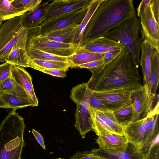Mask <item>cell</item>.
Instances as JSON below:
<instances>
[{
    "label": "cell",
    "instance_id": "1",
    "mask_svg": "<svg viewBox=\"0 0 159 159\" xmlns=\"http://www.w3.org/2000/svg\"><path fill=\"white\" fill-rule=\"evenodd\" d=\"M139 67L126 48L112 61L89 69L91 76L86 84L93 91L135 89L142 85Z\"/></svg>",
    "mask_w": 159,
    "mask_h": 159
},
{
    "label": "cell",
    "instance_id": "2",
    "mask_svg": "<svg viewBox=\"0 0 159 159\" xmlns=\"http://www.w3.org/2000/svg\"><path fill=\"white\" fill-rule=\"evenodd\" d=\"M135 13L132 0H103L90 19L80 44L103 37Z\"/></svg>",
    "mask_w": 159,
    "mask_h": 159
},
{
    "label": "cell",
    "instance_id": "3",
    "mask_svg": "<svg viewBox=\"0 0 159 159\" xmlns=\"http://www.w3.org/2000/svg\"><path fill=\"white\" fill-rule=\"evenodd\" d=\"M24 119L12 110L0 125V159H21L25 145Z\"/></svg>",
    "mask_w": 159,
    "mask_h": 159
},
{
    "label": "cell",
    "instance_id": "4",
    "mask_svg": "<svg viewBox=\"0 0 159 159\" xmlns=\"http://www.w3.org/2000/svg\"><path fill=\"white\" fill-rule=\"evenodd\" d=\"M140 29V20L135 13L103 37L124 45L139 67L142 42L139 36Z\"/></svg>",
    "mask_w": 159,
    "mask_h": 159
},
{
    "label": "cell",
    "instance_id": "5",
    "mask_svg": "<svg viewBox=\"0 0 159 159\" xmlns=\"http://www.w3.org/2000/svg\"><path fill=\"white\" fill-rule=\"evenodd\" d=\"M29 31L26 47L63 57H69L76 53L78 44L61 43L47 39L38 34L35 28L29 29Z\"/></svg>",
    "mask_w": 159,
    "mask_h": 159
},
{
    "label": "cell",
    "instance_id": "6",
    "mask_svg": "<svg viewBox=\"0 0 159 159\" xmlns=\"http://www.w3.org/2000/svg\"><path fill=\"white\" fill-rule=\"evenodd\" d=\"M22 17V15L6 20L0 26V62L5 61L23 27Z\"/></svg>",
    "mask_w": 159,
    "mask_h": 159
},
{
    "label": "cell",
    "instance_id": "7",
    "mask_svg": "<svg viewBox=\"0 0 159 159\" xmlns=\"http://www.w3.org/2000/svg\"><path fill=\"white\" fill-rule=\"evenodd\" d=\"M133 89L122 88L93 91V93L107 109L114 111L131 104V94Z\"/></svg>",
    "mask_w": 159,
    "mask_h": 159
},
{
    "label": "cell",
    "instance_id": "8",
    "mask_svg": "<svg viewBox=\"0 0 159 159\" xmlns=\"http://www.w3.org/2000/svg\"><path fill=\"white\" fill-rule=\"evenodd\" d=\"M88 7L52 18L36 28V31L38 34L42 35L70 25L80 24L87 12Z\"/></svg>",
    "mask_w": 159,
    "mask_h": 159
},
{
    "label": "cell",
    "instance_id": "9",
    "mask_svg": "<svg viewBox=\"0 0 159 159\" xmlns=\"http://www.w3.org/2000/svg\"><path fill=\"white\" fill-rule=\"evenodd\" d=\"M159 98L154 107L151 108L147 116L142 119L131 122L124 127V135L127 142L142 149L144 134L147 125L154 116L159 113Z\"/></svg>",
    "mask_w": 159,
    "mask_h": 159
},
{
    "label": "cell",
    "instance_id": "10",
    "mask_svg": "<svg viewBox=\"0 0 159 159\" xmlns=\"http://www.w3.org/2000/svg\"><path fill=\"white\" fill-rule=\"evenodd\" d=\"M139 17L142 40H149L154 49L159 51V24L154 16L150 3Z\"/></svg>",
    "mask_w": 159,
    "mask_h": 159
},
{
    "label": "cell",
    "instance_id": "11",
    "mask_svg": "<svg viewBox=\"0 0 159 159\" xmlns=\"http://www.w3.org/2000/svg\"><path fill=\"white\" fill-rule=\"evenodd\" d=\"M92 1V0H54L49 3L47 11L40 25L54 17L67 13L87 7Z\"/></svg>",
    "mask_w": 159,
    "mask_h": 159
},
{
    "label": "cell",
    "instance_id": "12",
    "mask_svg": "<svg viewBox=\"0 0 159 159\" xmlns=\"http://www.w3.org/2000/svg\"><path fill=\"white\" fill-rule=\"evenodd\" d=\"M131 99L135 110L132 122L146 117L152 108L153 102V100L150 98L147 87L144 85L133 89L132 92Z\"/></svg>",
    "mask_w": 159,
    "mask_h": 159
},
{
    "label": "cell",
    "instance_id": "13",
    "mask_svg": "<svg viewBox=\"0 0 159 159\" xmlns=\"http://www.w3.org/2000/svg\"><path fill=\"white\" fill-rule=\"evenodd\" d=\"M126 48L122 43L104 37L95 38L79 44L75 53L89 52L102 53Z\"/></svg>",
    "mask_w": 159,
    "mask_h": 159
},
{
    "label": "cell",
    "instance_id": "14",
    "mask_svg": "<svg viewBox=\"0 0 159 159\" xmlns=\"http://www.w3.org/2000/svg\"><path fill=\"white\" fill-rule=\"evenodd\" d=\"M96 154L103 159H143L142 150L129 142L116 148H98Z\"/></svg>",
    "mask_w": 159,
    "mask_h": 159
},
{
    "label": "cell",
    "instance_id": "15",
    "mask_svg": "<svg viewBox=\"0 0 159 159\" xmlns=\"http://www.w3.org/2000/svg\"><path fill=\"white\" fill-rule=\"evenodd\" d=\"M90 101L77 104L75 126L83 138L86 134L93 130L91 117L89 111Z\"/></svg>",
    "mask_w": 159,
    "mask_h": 159
},
{
    "label": "cell",
    "instance_id": "16",
    "mask_svg": "<svg viewBox=\"0 0 159 159\" xmlns=\"http://www.w3.org/2000/svg\"><path fill=\"white\" fill-rule=\"evenodd\" d=\"M155 49L152 43L148 40L142 41L141 45V55L139 64L141 67L143 73L144 84L147 87L150 98H152L150 92V71L151 58Z\"/></svg>",
    "mask_w": 159,
    "mask_h": 159
},
{
    "label": "cell",
    "instance_id": "17",
    "mask_svg": "<svg viewBox=\"0 0 159 159\" xmlns=\"http://www.w3.org/2000/svg\"><path fill=\"white\" fill-rule=\"evenodd\" d=\"M11 75L15 80L25 90L36 106H38L39 101L34 91L30 74L24 67L12 65Z\"/></svg>",
    "mask_w": 159,
    "mask_h": 159
},
{
    "label": "cell",
    "instance_id": "18",
    "mask_svg": "<svg viewBox=\"0 0 159 159\" xmlns=\"http://www.w3.org/2000/svg\"><path fill=\"white\" fill-rule=\"evenodd\" d=\"M49 4V1L41 2L34 10L23 15L22 19L23 26L28 29L38 27L46 15Z\"/></svg>",
    "mask_w": 159,
    "mask_h": 159
},
{
    "label": "cell",
    "instance_id": "19",
    "mask_svg": "<svg viewBox=\"0 0 159 159\" xmlns=\"http://www.w3.org/2000/svg\"><path fill=\"white\" fill-rule=\"evenodd\" d=\"M80 25V24L70 25L42 35L47 39L58 42L73 44Z\"/></svg>",
    "mask_w": 159,
    "mask_h": 159
},
{
    "label": "cell",
    "instance_id": "20",
    "mask_svg": "<svg viewBox=\"0 0 159 159\" xmlns=\"http://www.w3.org/2000/svg\"><path fill=\"white\" fill-rule=\"evenodd\" d=\"M98 136L96 142L101 149L118 148L125 145L127 142L124 136L115 134H107Z\"/></svg>",
    "mask_w": 159,
    "mask_h": 159
},
{
    "label": "cell",
    "instance_id": "21",
    "mask_svg": "<svg viewBox=\"0 0 159 159\" xmlns=\"http://www.w3.org/2000/svg\"><path fill=\"white\" fill-rule=\"evenodd\" d=\"M10 94L20 98L31 99L24 88L14 79L11 75L0 82V93Z\"/></svg>",
    "mask_w": 159,
    "mask_h": 159
},
{
    "label": "cell",
    "instance_id": "22",
    "mask_svg": "<svg viewBox=\"0 0 159 159\" xmlns=\"http://www.w3.org/2000/svg\"><path fill=\"white\" fill-rule=\"evenodd\" d=\"M91 107L96 114L116 134L121 136H124V128L118 122L113 111L107 109L104 110H99L92 107Z\"/></svg>",
    "mask_w": 159,
    "mask_h": 159
},
{
    "label": "cell",
    "instance_id": "23",
    "mask_svg": "<svg viewBox=\"0 0 159 159\" xmlns=\"http://www.w3.org/2000/svg\"><path fill=\"white\" fill-rule=\"evenodd\" d=\"M0 99L8 107L15 111L18 109L28 106H36L32 100L23 98L5 93H0Z\"/></svg>",
    "mask_w": 159,
    "mask_h": 159
},
{
    "label": "cell",
    "instance_id": "24",
    "mask_svg": "<svg viewBox=\"0 0 159 159\" xmlns=\"http://www.w3.org/2000/svg\"><path fill=\"white\" fill-rule=\"evenodd\" d=\"M103 0H92L88 7L87 12L76 33L73 44H79L80 43L87 25L94 13Z\"/></svg>",
    "mask_w": 159,
    "mask_h": 159
},
{
    "label": "cell",
    "instance_id": "25",
    "mask_svg": "<svg viewBox=\"0 0 159 159\" xmlns=\"http://www.w3.org/2000/svg\"><path fill=\"white\" fill-rule=\"evenodd\" d=\"M159 80V51L155 49L151 58L150 81L152 99L156 94Z\"/></svg>",
    "mask_w": 159,
    "mask_h": 159
},
{
    "label": "cell",
    "instance_id": "26",
    "mask_svg": "<svg viewBox=\"0 0 159 159\" xmlns=\"http://www.w3.org/2000/svg\"><path fill=\"white\" fill-rule=\"evenodd\" d=\"M13 0H0V16L3 21L21 16L28 12L27 10L14 6Z\"/></svg>",
    "mask_w": 159,
    "mask_h": 159
},
{
    "label": "cell",
    "instance_id": "27",
    "mask_svg": "<svg viewBox=\"0 0 159 159\" xmlns=\"http://www.w3.org/2000/svg\"><path fill=\"white\" fill-rule=\"evenodd\" d=\"M70 67L75 68L79 65L103 59L102 53L86 52L75 53L67 57Z\"/></svg>",
    "mask_w": 159,
    "mask_h": 159
},
{
    "label": "cell",
    "instance_id": "28",
    "mask_svg": "<svg viewBox=\"0 0 159 159\" xmlns=\"http://www.w3.org/2000/svg\"><path fill=\"white\" fill-rule=\"evenodd\" d=\"M30 59L26 49H12L5 62L16 66L27 67Z\"/></svg>",
    "mask_w": 159,
    "mask_h": 159
},
{
    "label": "cell",
    "instance_id": "29",
    "mask_svg": "<svg viewBox=\"0 0 159 159\" xmlns=\"http://www.w3.org/2000/svg\"><path fill=\"white\" fill-rule=\"evenodd\" d=\"M118 123L123 128L132 122L135 114L133 104H131L120 110L113 111Z\"/></svg>",
    "mask_w": 159,
    "mask_h": 159
},
{
    "label": "cell",
    "instance_id": "30",
    "mask_svg": "<svg viewBox=\"0 0 159 159\" xmlns=\"http://www.w3.org/2000/svg\"><path fill=\"white\" fill-rule=\"evenodd\" d=\"M37 66L45 68L54 69L68 70L70 67L69 64L66 62L52 60H43L37 59H30L29 67L32 68Z\"/></svg>",
    "mask_w": 159,
    "mask_h": 159
},
{
    "label": "cell",
    "instance_id": "31",
    "mask_svg": "<svg viewBox=\"0 0 159 159\" xmlns=\"http://www.w3.org/2000/svg\"><path fill=\"white\" fill-rule=\"evenodd\" d=\"M89 111L92 121L93 130L98 136L115 132L95 113L89 106Z\"/></svg>",
    "mask_w": 159,
    "mask_h": 159
},
{
    "label": "cell",
    "instance_id": "32",
    "mask_svg": "<svg viewBox=\"0 0 159 159\" xmlns=\"http://www.w3.org/2000/svg\"><path fill=\"white\" fill-rule=\"evenodd\" d=\"M26 49L29 57L32 59H37L43 60H52L67 62V57H63L56 56L28 47H26Z\"/></svg>",
    "mask_w": 159,
    "mask_h": 159
},
{
    "label": "cell",
    "instance_id": "33",
    "mask_svg": "<svg viewBox=\"0 0 159 159\" xmlns=\"http://www.w3.org/2000/svg\"><path fill=\"white\" fill-rule=\"evenodd\" d=\"M159 114H157L154 116L147 125L143 137V148L153 140L159 134Z\"/></svg>",
    "mask_w": 159,
    "mask_h": 159
},
{
    "label": "cell",
    "instance_id": "34",
    "mask_svg": "<svg viewBox=\"0 0 159 159\" xmlns=\"http://www.w3.org/2000/svg\"><path fill=\"white\" fill-rule=\"evenodd\" d=\"M159 134L142 149L143 159H159Z\"/></svg>",
    "mask_w": 159,
    "mask_h": 159
},
{
    "label": "cell",
    "instance_id": "35",
    "mask_svg": "<svg viewBox=\"0 0 159 159\" xmlns=\"http://www.w3.org/2000/svg\"><path fill=\"white\" fill-rule=\"evenodd\" d=\"M42 1V0H13L12 4L16 8L25 9L29 12L35 9Z\"/></svg>",
    "mask_w": 159,
    "mask_h": 159
},
{
    "label": "cell",
    "instance_id": "36",
    "mask_svg": "<svg viewBox=\"0 0 159 159\" xmlns=\"http://www.w3.org/2000/svg\"><path fill=\"white\" fill-rule=\"evenodd\" d=\"M29 33L28 29L23 27L18 34L16 42L12 49H26Z\"/></svg>",
    "mask_w": 159,
    "mask_h": 159
},
{
    "label": "cell",
    "instance_id": "37",
    "mask_svg": "<svg viewBox=\"0 0 159 159\" xmlns=\"http://www.w3.org/2000/svg\"><path fill=\"white\" fill-rule=\"evenodd\" d=\"M32 68L54 76L61 78H64L66 76V71L64 70L45 68L37 66H34Z\"/></svg>",
    "mask_w": 159,
    "mask_h": 159
},
{
    "label": "cell",
    "instance_id": "38",
    "mask_svg": "<svg viewBox=\"0 0 159 159\" xmlns=\"http://www.w3.org/2000/svg\"><path fill=\"white\" fill-rule=\"evenodd\" d=\"M70 159H103L100 157L92 153L91 151H86L81 152H77Z\"/></svg>",
    "mask_w": 159,
    "mask_h": 159
},
{
    "label": "cell",
    "instance_id": "39",
    "mask_svg": "<svg viewBox=\"0 0 159 159\" xmlns=\"http://www.w3.org/2000/svg\"><path fill=\"white\" fill-rule=\"evenodd\" d=\"M12 65L7 62L0 65V82L7 79L11 75Z\"/></svg>",
    "mask_w": 159,
    "mask_h": 159
},
{
    "label": "cell",
    "instance_id": "40",
    "mask_svg": "<svg viewBox=\"0 0 159 159\" xmlns=\"http://www.w3.org/2000/svg\"><path fill=\"white\" fill-rule=\"evenodd\" d=\"M125 48L123 49L109 51L102 53L104 63H108L114 59L122 52Z\"/></svg>",
    "mask_w": 159,
    "mask_h": 159
},
{
    "label": "cell",
    "instance_id": "41",
    "mask_svg": "<svg viewBox=\"0 0 159 159\" xmlns=\"http://www.w3.org/2000/svg\"><path fill=\"white\" fill-rule=\"evenodd\" d=\"M89 106L99 110H104L107 109L104 105L94 95L93 93L90 98Z\"/></svg>",
    "mask_w": 159,
    "mask_h": 159
},
{
    "label": "cell",
    "instance_id": "42",
    "mask_svg": "<svg viewBox=\"0 0 159 159\" xmlns=\"http://www.w3.org/2000/svg\"><path fill=\"white\" fill-rule=\"evenodd\" d=\"M150 4L154 16L159 24V0H151Z\"/></svg>",
    "mask_w": 159,
    "mask_h": 159
},
{
    "label": "cell",
    "instance_id": "43",
    "mask_svg": "<svg viewBox=\"0 0 159 159\" xmlns=\"http://www.w3.org/2000/svg\"><path fill=\"white\" fill-rule=\"evenodd\" d=\"M104 63L103 59H102L91 61L85 64L77 66L75 68H84L90 69L100 66Z\"/></svg>",
    "mask_w": 159,
    "mask_h": 159
},
{
    "label": "cell",
    "instance_id": "44",
    "mask_svg": "<svg viewBox=\"0 0 159 159\" xmlns=\"http://www.w3.org/2000/svg\"><path fill=\"white\" fill-rule=\"evenodd\" d=\"M32 133L38 143L43 149H46L44 138L42 134L34 129L32 130Z\"/></svg>",
    "mask_w": 159,
    "mask_h": 159
},
{
    "label": "cell",
    "instance_id": "45",
    "mask_svg": "<svg viewBox=\"0 0 159 159\" xmlns=\"http://www.w3.org/2000/svg\"><path fill=\"white\" fill-rule=\"evenodd\" d=\"M151 1V0H143L141 1L137 9L138 17L140 16L146 8L150 4Z\"/></svg>",
    "mask_w": 159,
    "mask_h": 159
},
{
    "label": "cell",
    "instance_id": "46",
    "mask_svg": "<svg viewBox=\"0 0 159 159\" xmlns=\"http://www.w3.org/2000/svg\"><path fill=\"white\" fill-rule=\"evenodd\" d=\"M0 108H9L8 106L0 99Z\"/></svg>",
    "mask_w": 159,
    "mask_h": 159
},
{
    "label": "cell",
    "instance_id": "47",
    "mask_svg": "<svg viewBox=\"0 0 159 159\" xmlns=\"http://www.w3.org/2000/svg\"><path fill=\"white\" fill-rule=\"evenodd\" d=\"M3 21V20H2L1 16H0V26L2 24Z\"/></svg>",
    "mask_w": 159,
    "mask_h": 159
},
{
    "label": "cell",
    "instance_id": "48",
    "mask_svg": "<svg viewBox=\"0 0 159 159\" xmlns=\"http://www.w3.org/2000/svg\"><path fill=\"white\" fill-rule=\"evenodd\" d=\"M57 159H64L62 158H57Z\"/></svg>",
    "mask_w": 159,
    "mask_h": 159
}]
</instances>
